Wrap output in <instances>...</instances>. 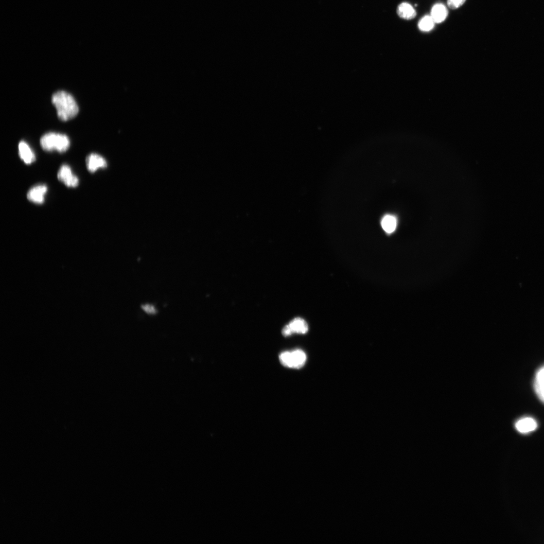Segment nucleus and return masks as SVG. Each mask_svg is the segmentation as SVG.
<instances>
[{"label":"nucleus","mask_w":544,"mask_h":544,"mask_svg":"<svg viewBox=\"0 0 544 544\" xmlns=\"http://www.w3.org/2000/svg\"><path fill=\"white\" fill-rule=\"evenodd\" d=\"M52 102L57 109L58 118L62 121L73 119L79 112V107L74 97L66 91H59L54 93Z\"/></svg>","instance_id":"obj_1"},{"label":"nucleus","mask_w":544,"mask_h":544,"mask_svg":"<svg viewBox=\"0 0 544 544\" xmlns=\"http://www.w3.org/2000/svg\"><path fill=\"white\" fill-rule=\"evenodd\" d=\"M40 143L45 151L55 150L60 153L66 152L70 145L69 139L66 135L53 132L46 134L42 137Z\"/></svg>","instance_id":"obj_2"},{"label":"nucleus","mask_w":544,"mask_h":544,"mask_svg":"<svg viewBox=\"0 0 544 544\" xmlns=\"http://www.w3.org/2000/svg\"><path fill=\"white\" fill-rule=\"evenodd\" d=\"M281 364L285 367L299 369L304 366L306 360L305 353L301 350L282 352L280 356Z\"/></svg>","instance_id":"obj_3"},{"label":"nucleus","mask_w":544,"mask_h":544,"mask_svg":"<svg viewBox=\"0 0 544 544\" xmlns=\"http://www.w3.org/2000/svg\"><path fill=\"white\" fill-rule=\"evenodd\" d=\"M58 178L61 182L69 188H76L78 186L79 179L73 174L70 167L63 165L58 173Z\"/></svg>","instance_id":"obj_4"},{"label":"nucleus","mask_w":544,"mask_h":544,"mask_svg":"<svg viewBox=\"0 0 544 544\" xmlns=\"http://www.w3.org/2000/svg\"><path fill=\"white\" fill-rule=\"evenodd\" d=\"M48 191V187L45 185H40L32 188L27 194V198L30 201L37 204H43L45 201V196Z\"/></svg>","instance_id":"obj_5"},{"label":"nucleus","mask_w":544,"mask_h":544,"mask_svg":"<svg viewBox=\"0 0 544 544\" xmlns=\"http://www.w3.org/2000/svg\"><path fill=\"white\" fill-rule=\"evenodd\" d=\"M86 165L88 171L91 173H94L100 169L105 168L107 163L101 156L91 153L86 158Z\"/></svg>","instance_id":"obj_6"},{"label":"nucleus","mask_w":544,"mask_h":544,"mask_svg":"<svg viewBox=\"0 0 544 544\" xmlns=\"http://www.w3.org/2000/svg\"><path fill=\"white\" fill-rule=\"evenodd\" d=\"M449 11L447 7L442 3H437L432 6L430 16L436 24H440L447 19Z\"/></svg>","instance_id":"obj_7"},{"label":"nucleus","mask_w":544,"mask_h":544,"mask_svg":"<svg viewBox=\"0 0 544 544\" xmlns=\"http://www.w3.org/2000/svg\"><path fill=\"white\" fill-rule=\"evenodd\" d=\"M538 427L536 421L531 417H525L515 423V428L523 434H526L535 431Z\"/></svg>","instance_id":"obj_8"},{"label":"nucleus","mask_w":544,"mask_h":544,"mask_svg":"<svg viewBox=\"0 0 544 544\" xmlns=\"http://www.w3.org/2000/svg\"><path fill=\"white\" fill-rule=\"evenodd\" d=\"M397 13L401 18L406 20H412L417 16L415 9L408 2H403L399 4L397 9Z\"/></svg>","instance_id":"obj_9"},{"label":"nucleus","mask_w":544,"mask_h":544,"mask_svg":"<svg viewBox=\"0 0 544 544\" xmlns=\"http://www.w3.org/2000/svg\"><path fill=\"white\" fill-rule=\"evenodd\" d=\"M19 155L20 158L26 164H31L35 161L36 158L34 152L24 141H21L18 145Z\"/></svg>","instance_id":"obj_10"},{"label":"nucleus","mask_w":544,"mask_h":544,"mask_svg":"<svg viewBox=\"0 0 544 544\" xmlns=\"http://www.w3.org/2000/svg\"><path fill=\"white\" fill-rule=\"evenodd\" d=\"M534 388L538 397L544 403V366L540 369L536 374Z\"/></svg>","instance_id":"obj_11"},{"label":"nucleus","mask_w":544,"mask_h":544,"mask_svg":"<svg viewBox=\"0 0 544 544\" xmlns=\"http://www.w3.org/2000/svg\"><path fill=\"white\" fill-rule=\"evenodd\" d=\"M291 334L293 333L304 334L308 331V326L304 320L300 318H295L287 325Z\"/></svg>","instance_id":"obj_12"},{"label":"nucleus","mask_w":544,"mask_h":544,"mask_svg":"<svg viewBox=\"0 0 544 544\" xmlns=\"http://www.w3.org/2000/svg\"><path fill=\"white\" fill-rule=\"evenodd\" d=\"M436 23L430 15L422 17L418 23V29L421 32L429 33L434 29Z\"/></svg>","instance_id":"obj_13"},{"label":"nucleus","mask_w":544,"mask_h":544,"mask_svg":"<svg viewBox=\"0 0 544 544\" xmlns=\"http://www.w3.org/2000/svg\"><path fill=\"white\" fill-rule=\"evenodd\" d=\"M382 226L384 230L388 233H392L397 227V220L393 216L386 215L383 219Z\"/></svg>","instance_id":"obj_14"},{"label":"nucleus","mask_w":544,"mask_h":544,"mask_svg":"<svg viewBox=\"0 0 544 544\" xmlns=\"http://www.w3.org/2000/svg\"><path fill=\"white\" fill-rule=\"evenodd\" d=\"M466 1L467 0H448L447 4L449 8L456 10L463 6Z\"/></svg>","instance_id":"obj_15"},{"label":"nucleus","mask_w":544,"mask_h":544,"mask_svg":"<svg viewBox=\"0 0 544 544\" xmlns=\"http://www.w3.org/2000/svg\"><path fill=\"white\" fill-rule=\"evenodd\" d=\"M143 310L148 314L155 315L157 313V311L155 307L149 304H144L142 306Z\"/></svg>","instance_id":"obj_16"}]
</instances>
